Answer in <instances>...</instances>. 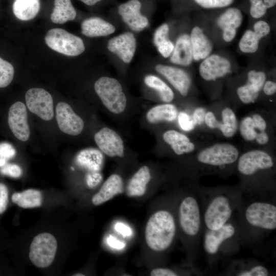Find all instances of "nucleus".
<instances>
[{
  "instance_id": "1",
  "label": "nucleus",
  "mask_w": 276,
  "mask_h": 276,
  "mask_svg": "<svg viewBox=\"0 0 276 276\" xmlns=\"http://www.w3.org/2000/svg\"><path fill=\"white\" fill-rule=\"evenodd\" d=\"M270 196L243 195L236 212L242 244L257 243L275 229V200Z\"/></svg>"
},
{
  "instance_id": "2",
  "label": "nucleus",
  "mask_w": 276,
  "mask_h": 276,
  "mask_svg": "<svg viewBox=\"0 0 276 276\" xmlns=\"http://www.w3.org/2000/svg\"><path fill=\"white\" fill-rule=\"evenodd\" d=\"M177 222L193 264L197 258L203 228L199 191L182 196L177 206Z\"/></svg>"
},
{
  "instance_id": "3",
  "label": "nucleus",
  "mask_w": 276,
  "mask_h": 276,
  "mask_svg": "<svg viewBox=\"0 0 276 276\" xmlns=\"http://www.w3.org/2000/svg\"><path fill=\"white\" fill-rule=\"evenodd\" d=\"M203 229H218L233 218L242 199L236 190L199 191Z\"/></svg>"
},
{
  "instance_id": "4",
  "label": "nucleus",
  "mask_w": 276,
  "mask_h": 276,
  "mask_svg": "<svg viewBox=\"0 0 276 276\" xmlns=\"http://www.w3.org/2000/svg\"><path fill=\"white\" fill-rule=\"evenodd\" d=\"M202 234L203 248L210 264L235 254L242 244L237 221L234 218L218 229H203Z\"/></svg>"
},
{
  "instance_id": "5",
  "label": "nucleus",
  "mask_w": 276,
  "mask_h": 276,
  "mask_svg": "<svg viewBox=\"0 0 276 276\" xmlns=\"http://www.w3.org/2000/svg\"><path fill=\"white\" fill-rule=\"evenodd\" d=\"M177 222L173 212L166 208L154 212L145 228V240L152 250L162 253L173 245L177 234Z\"/></svg>"
},
{
  "instance_id": "6",
  "label": "nucleus",
  "mask_w": 276,
  "mask_h": 276,
  "mask_svg": "<svg viewBox=\"0 0 276 276\" xmlns=\"http://www.w3.org/2000/svg\"><path fill=\"white\" fill-rule=\"evenodd\" d=\"M94 88L103 105L111 112L120 114L125 110L127 99L118 80L101 77L96 81Z\"/></svg>"
},
{
  "instance_id": "7",
  "label": "nucleus",
  "mask_w": 276,
  "mask_h": 276,
  "mask_svg": "<svg viewBox=\"0 0 276 276\" xmlns=\"http://www.w3.org/2000/svg\"><path fill=\"white\" fill-rule=\"evenodd\" d=\"M47 45L53 50L68 56H76L85 50L82 39L61 28L48 31L44 37Z\"/></svg>"
},
{
  "instance_id": "8",
  "label": "nucleus",
  "mask_w": 276,
  "mask_h": 276,
  "mask_svg": "<svg viewBox=\"0 0 276 276\" xmlns=\"http://www.w3.org/2000/svg\"><path fill=\"white\" fill-rule=\"evenodd\" d=\"M57 249L55 237L49 233H42L36 236L32 241L29 258L38 268H46L53 263Z\"/></svg>"
},
{
  "instance_id": "9",
  "label": "nucleus",
  "mask_w": 276,
  "mask_h": 276,
  "mask_svg": "<svg viewBox=\"0 0 276 276\" xmlns=\"http://www.w3.org/2000/svg\"><path fill=\"white\" fill-rule=\"evenodd\" d=\"M238 156V150L234 146L227 143H220L200 151L197 159L202 164L221 168L235 163Z\"/></svg>"
},
{
  "instance_id": "10",
  "label": "nucleus",
  "mask_w": 276,
  "mask_h": 276,
  "mask_svg": "<svg viewBox=\"0 0 276 276\" xmlns=\"http://www.w3.org/2000/svg\"><path fill=\"white\" fill-rule=\"evenodd\" d=\"M25 100L28 108L32 113L45 121L54 117L53 100L51 94L41 88H32L26 93Z\"/></svg>"
},
{
  "instance_id": "11",
  "label": "nucleus",
  "mask_w": 276,
  "mask_h": 276,
  "mask_svg": "<svg viewBox=\"0 0 276 276\" xmlns=\"http://www.w3.org/2000/svg\"><path fill=\"white\" fill-rule=\"evenodd\" d=\"M273 166V160L267 153L254 150L243 154L240 157L237 169L242 175L249 176L260 171L270 170Z\"/></svg>"
},
{
  "instance_id": "12",
  "label": "nucleus",
  "mask_w": 276,
  "mask_h": 276,
  "mask_svg": "<svg viewBox=\"0 0 276 276\" xmlns=\"http://www.w3.org/2000/svg\"><path fill=\"white\" fill-rule=\"evenodd\" d=\"M94 140L100 151L106 155L122 157L124 155V146L122 139L113 129L103 127L97 132Z\"/></svg>"
},
{
  "instance_id": "13",
  "label": "nucleus",
  "mask_w": 276,
  "mask_h": 276,
  "mask_svg": "<svg viewBox=\"0 0 276 276\" xmlns=\"http://www.w3.org/2000/svg\"><path fill=\"white\" fill-rule=\"evenodd\" d=\"M56 116L58 127L63 132L71 135H77L82 132L84 121L67 103L63 102L58 103Z\"/></svg>"
},
{
  "instance_id": "14",
  "label": "nucleus",
  "mask_w": 276,
  "mask_h": 276,
  "mask_svg": "<svg viewBox=\"0 0 276 276\" xmlns=\"http://www.w3.org/2000/svg\"><path fill=\"white\" fill-rule=\"evenodd\" d=\"M8 121L11 131L17 139L22 142L29 139L30 131L26 107L23 103L16 102L10 107Z\"/></svg>"
},
{
  "instance_id": "15",
  "label": "nucleus",
  "mask_w": 276,
  "mask_h": 276,
  "mask_svg": "<svg viewBox=\"0 0 276 276\" xmlns=\"http://www.w3.org/2000/svg\"><path fill=\"white\" fill-rule=\"evenodd\" d=\"M141 6L139 0H129L118 8V13L123 20L135 32L142 31L148 25L147 18L141 13Z\"/></svg>"
},
{
  "instance_id": "16",
  "label": "nucleus",
  "mask_w": 276,
  "mask_h": 276,
  "mask_svg": "<svg viewBox=\"0 0 276 276\" xmlns=\"http://www.w3.org/2000/svg\"><path fill=\"white\" fill-rule=\"evenodd\" d=\"M230 62L225 58L213 54L204 59L199 66L200 76L205 80H215L230 72Z\"/></svg>"
},
{
  "instance_id": "17",
  "label": "nucleus",
  "mask_w": 276,
  "mask_h": 276,
  "mask_svg": "<svg viewBox=\"0 0 276 276\" xmlns=\"http://www.w3.org/2000/svg\"><path fill=\"white\" fill-rule=\"evenodd\" d=\"M108 50L116 54L124 62L132 60L136 49V39L133 33L126 32L108 41Z\"/></svg>"
},
{
  "instance_id": "18",
  "label": "nucleus",
  "mask_w": 276,
  "mask_h": 276,
  "mask_svg": "<svg viewBox=\"0 0 276 276\" xmlns=\"http://www.w3.org/2000/svg\"><path fill=\"white\" fill-rule=\"evenodd\" d=\"M247 77V83L237 90L239 99L245 104L255 101L266 80L265 73L261 71H250Z\"/></svg>"
},
{
  "instance_id": "19",
  "label": "nucleus",
  "mask_w": 276,
  "mask_h": 276,
  "mask_svg": "<svg viewBox=\"0 0 276 276\" xmlns=\"http://www.w3.org/2000/svg\"><path fill=\"white\" fill-rule=\"evenodd\" d=\"M155 70L163 75L183 96H187L191 84L188 74L183 70L175 67L158 64Z\"/></svg>"
},
{
  "instance_id": "20",
  "label": "nucleus",
  "mask_w": 276,
  "mask_h": 276,
  "mask_svg": "<svg viewBox=\"0 0 276 276\" xmlns=\"http://www.w3.org/2000/svg\"><path fill=\"white\" fill-rule=\"evenodd\" d=\"M223 123L216 120L212 112L206 113L204 121L207 126L212 128H218L223 134L227 137H231L236 133L237 127V120L233 111L229 108H225L222 111Z\"/></svg>"
},
{
  "instance_id": "21",
  "label": "nucleus",
  "mask_w": 276,
  "mask_h": 276,
  "mask_svg": "<svg viewBox=\"0 0 276 276\" xmlns=\"http://www.w3.org/2000/svg\"><path fill=\"white\" fill-rule=\"evenodd\" d=\"M243 15L237 8H230L219 17L217 23L223 30V38L226 42L233 40L237 33V29L242 24Z\"/></svg>"
},
{
  "instance_id": "22",
  "label": "nucleus",
  "mask_w": 276,
  "mask_h": 276,
  "mask_svg": "<svg viewBox=\"0 0 276 276\" xmlns=\"http://www.w3.org/2000/svg\"><path fill=\"white\" fill-rule=\"evenodd\" d=\"M123 190L122 178L118 174H113L107 178L99 191L94 195L92 203L95 205L102 204L122 193Z\"/></svg>"
},
{
  "instance_id": "23",
  "label": "nucleus",
  "mask_w": 276,
  "mask_h": 276,
  "mask_svg": "<svg viewBox=\"0 0 276 276\" xmlns=\"http://www.w3.org/2000/svg\"><path fill=\"white\" fill-rule=\"evenodd\" d=\"M227 272L229 275L238 276H267L271 273L266 267L257 262L242 260L233 261Z\"/></svg>"
},
{
  "instance_id": "24",
  "label": "nucleus",
  "mask_w": 276,
  "mask_h": 276,
  "mask_svg": "<svg viewBox=\"0 0 276 276\" xmlns=\"http://www.w3.org/2000/svg\"><path fill=\"white\" fill-rule=\"evenodd\" d=\"M81 28V33L89 37L107 36L116 30L112 24L98 17L85 19L82 22Z\"/></svg>"
},
{
  "instance_id": "25",
  "label": "nucleus",
  "mask_w": 276,
  "mask_h": 276,
  "mask_svg": "<svg viewBox=\"0 0 276 276\" xmlns=\"http://www.w3.org/2000/svg\"><path fill=\"white\" fill-rule=\"evenodd\" d=\"M190 37L194 60L204 59L210 55L212 44L201 29L197 26L193 28Z\"/></svg>"
},
{
  "instance_id": "26",
  "label": "nucleus",
  "mask_w": 276,
  "mask_h": 276,
  "mask_svg": "<svg viewBox=\"0 0 276 276\" xmlns=\"http://www.w3.org/2000/svg\"><path fill=\"white\" fill-rule=\"evenodd\" d=\"M151 178V172L147 166L141 167L131 177L127 187L129 197H141L146 192L147 187Z\"/></svg>"
},
{
  "instance_id": "27",
  "label": "nucleus",
  "mask_w": 276,
  "mask_h": 276,
  "mask_svg": "<svg viewBox=\"0 0 276 276\" xmlns=\"http://www.w3.org/2000/svg\"><path fill=\"white\" fill-rule=\"evenodd\" d=\"M193 59L190 36L183 34L176 41L170 60L176 64L188 66L190 64Z\"/></svg>"
},
{
  "instance_id": "28",
  "label": "nucleus",
  "mask_w": 276,
  "mask_h": 276,
  "mask_svg": "<svg viewBox=\"0 0 276 276\" xmlns=\"http://www.w3.org/2000/svg\"><path fill=\"white\" fill-rule=\"evenodd\" d=\"M103 162L104 157L101 151L93 148L82 150L76 157L77 164L90 172H99Z\"/></svg>"
},
{
  "instance_id": "29",
  "label": "nucleus",
  "mask_w": 276,
  "mask_h": 276,
  "mask_svg": "<svg viewBox=\"0 0 276 276\" xmlns=\"http://www.w3.org/2000/svg\"><path fill=\"white\" fill-rule=\"evenodd\" d=\"M164 141L169 145L178 155L192 152L195 146L188 137L174 130L166 131L163 135Z\"/></svg>"
},
{
  "instance_id": "30",
  "label": "nucleus",
  "mask_w": 276,
  "mask_h": 276,
  "mask_svg": "<svg viewBox=\"0 0 276 276\" xmlns=\"http://www.w3.org/2000/svg\"><path fill=\"white\" fill-rule=\"evenodd\" d=\"M240 131L243 138L246 141L256 140L260 145H265L269 141L267 133L259 127L251 117H247L242 120Z\"/></svg>"
},
{
  "instance_id": "31",
  "label": "nucleus",
  "mask_w": 276,
  "mask_h": 276,
  "mask_svg": "<svg viewBox=\"0 0 276 276\" xmlns=\"http://www.w3.org/2000/svg\"><path fill=\"white\" fill-rule=\"evenodd\" d=\"M178 114L177 108L169 103L156 105L147 112L146 118L150 124H155L162 121H174Z\"/></svg>"
},
{
  "instance_id": "32",
  "label": "nucleus",
  "mask_w": 276,
  "mask_h": 276,
  "mask_svg": "<svg viewBox=\"0 0 276 276\" xmlns=\"http://www.w3.org/2000/svg\"><path fill=\"white\" fill-rule=\"evenodd\" d=\"M77 13L71 0H54V8L51 19L55 24H62L73 20Z\"/></svg>"
},
{
  "instance_id": "33",
  "label": "nucleus",
  "mask_w": 276,
  "mask_h": 276,
  "mask_svg": "<svg viewBox=\"0 0 276 276\" xmlns=\"http://www.w3.org/2000/svg\"><path fill=\"white\" fill-rule=\"evenodd\" d=\"M14 15L21 20L34 18L40 9V0H15L12 6Z\"/></svg>"
},
{
  "instance_id": "34",
  "label": "nucleus",
  "mask_w": 276,
  "mask_h": 276,
  "mask_svg": "<svg viewBox=\"0 0 276 276\" xmlns=\"http://www.w3.org/2000/svg\"><path fill=\"white\" fill-rule=\"evenodd\" d=\"M12 201L22 208H33L40 206L42 204V196L39 191L28 189L12 195Z\"/></svg>"
},
{
  "instance_id": "35",
  "label": "nucleus",
  "mask_w": 276,
  "mask_h": 276,
  "mask_svg": "<svg viewBox=\"0 0 276 276\" xmlns=\"http://www.w3.org/2000/svg\"><path fill=\"white\" fill-rule=\"evenodd\" d=\"M169 26L164 24L159 26L155 31L153 42L158 52L165 58H167L172 54L174 45L169 39Z\"/></svg>"
},
{
  "instance_id": "36",
  "label": "nucleus",
  "mask_w": 276,
  "mask_h": 276,
  "mask_svg": "<svg viewBox=\"0 0 276 276\" xmlns=\"http://www.w3.org/2000/svg\"><path fill=\"white\" fill-rule=\"evenodd\" d=\"M145 84L159 94L161 100L165 102H171L174 97L171 88L159 78L154 75H148L144 78Z\"/></svg>"
},
{
  "instance_id": "37",
  "label": "nucleus",
  "mask_w": 276,
  "mask_h": 276,
  "mask_svg": "<svg viewBox=\"0 0 276 276\" xmlns=\"http://www.w3.org/2000/svg\"><path fill=\"white\" fill-rule=\"evenodd\" d=\"M260 40L254 31L247 30L240 40L239 48L243 53H255L258 49Z\"/></svg>"
},
{
  "instance_id": "38",
  "label": "nucleus",
  "mask_w": 276,
  "mask_h": 276,
  "mask_svg": "<svg viewBox=\"0 0 276 276\" xmlns=\"http://www.w3.org/2000/svg\"><path fill=\"white\" fill-rule=\"evenodd\" d=\"M14 74L13 65L0 57V88L8 86L13 79Z\"/></svg>"
},
{
  "instance_id": "39",
  "label": "nucleus",
  "mask_w": 276,
  "mask_h": 276,
  "mask_svg": "<svg viewBox=\"0 0 276 276\" xmlns=\"http://www.w3.org/2000/svg\"><path fill=\"white\" fill-rule=\"evenodd\" d=\"M201 7L206 8H223L231 5L234 0H194Z\"/></svg>"
},
{
  "instance_id": "40",
  "label": "nucleus",
  "mask_w": 276,
  "mask_h": 276,
  "mask_svg": "<svg viewBox=\"0 0 276 276\" xmlns=\"http://www.w3.org/2000/svg\"><path fill=\"white\" fill-rule=\"evenodd\" d=\"M267 8L263 0H256L250 3V14L255 18H259L267 12Z\"/></svg>"
},
{
  "instance_id": "41",
  "label": "nucleus",
  "mask_w": 276,
  "mask_h": 276,
  "mask_svg": "<svg viewBox=\"0 0 276 276\" xmlns=\"http://www.w3.org/2000/svg\"><path fill=\"white\" fill-rule=\"evenodd\" d=\"M178 123L180 128L186 131L193 130L196 124L192 117L185 112H180L178 114Z\"/></svg>"
},
{
  "instance_id": "42",
  "label": "nucleus",
  "mask_w": 276,
  "mask_h": 276,
  "mask_svg": "<svg viewBox=\"0 0 276 276\" xmlns=\"http://www.w3.org/2000/svg\"><path fill=\"white\" fill-rule=\"evenodd\" d=\"M1 174L13 178H18L22 174V170L20 167L13 164H6L1 167L0 169Z\"/></svg>"
},
{
  "instance_id": "43",
  "label": "nucleus",
  "mask_w": 276,
  "mask_h": 276,
  "mask_svg": "<svg viewBox=\"0 0 276 276\" xmlns=\"http://www.w3.org/2000/svg\"><path fill=\"white\" fill-rule=\"evenodd\" d=\"M254 32L261 39L267 35L270 31L269 25L264 21L260 20L256 22L254 26Z\"/></svg>"
},
{
  "instance_id": "44",
  "label": "nucleus",
  "mask_w": 276,
  "mask_h": 276,
  "mask_svg": "<svg viewBox=\"0 0 276 276\" xmlns=\"http://www.w3.org/2000/svg\"><path fill=\"white\" fill-rule=\"evenodd\" d=\"M8 203V191L4 183H0V214L6 211Z\"/></svg>"
},
{
  "instance_id": "45",
  "label": "nucleus",
  "mask_w": 276,
  "mask_h": 276,
  "mask_svg": "<svg viewBox=\"0 0 276 276\" xmlns=\"http://www.w3.org/2000/svg\"><path fill=\"white\" fill-rule=\"evenodd\" d=\"M14 148L8 143H0V155L7 159L13 158L15 155Z\"/></svg>"
},
{
  "instance_id": "46",
  "label": "nucleus",
  "mask_w": 276,
  "mask_h": 276,
  "mask_svg": "<svg viewBox=\"0 0 276 276\" xmlns=\"http://www.w3.org/2000/svg\"><path fill=\"white\" fill-rule=\"evenodd\" d=\"M179 275L175 270L168 268L159 267L150 272L151 276H177Z\"/></svg>"
},
{
  "instance_id": "47",
  "label": "nucleus",
  "mask_w": 276,
  "mask_h": 276,
  "mask_svg": "<svg viewBox=\"0 0 276 276\" xmlns=\"http://www.w3.org/2000/svg\"><path fill=\"white\" fill-rule=\"evenodd\" d=\"M102 178V175L99 172H90L86 177L87 185L90 188H93L98 185Z\"/></svg>"
},
{
  "instance_id": "48",
  "label": "nucleus",
  "mask_w": 276,
  "mask_h": 276,
  "mask_svg": "<svg viewBox=\"0 0 276 276\" xmlns=\"http://www.w3.org/2000/svg\"><path fill=\"white\" fill-rule=\"evenodd\" d=\"M205 114L206 111L205 109L199 107L195 109L192 116V119L196 125H201L204 122Z\"/></svg>"
},
{
  "instance_id": "49",
  "label": "nucleus",
  "mask_w": 276,
  "mask_h": 276,
  "mask_svg": "<svg viewBox=\"0 0 276 276\" xmlns=\"http://www.w3.org/2000/svg\"><path fill=\"white\" fill-rule=\"evenodd\" d=\"M263 87L264 93L268 96L272 95L275 93L276 84L273 81H266Z\"/></svg>"
},
{
  "instance_id": "50",
  "label": "nucleus",
  "mask_w": 276,
  "mask_h": 276,
  "mask_svg": "<svg viewBox=\"0 0 276 276\" xmlns=\"http://www.w3.org/2000/svg\"><path fill=\"white\" fill-rule=\"evenodd\" d=\"M116 231L123 236H129L131 234L130 229L126 225L122 223H118L115 226Z\"/></svg>"
},
{
  "instance_id": "51",
  "label": "nucleus",
  "mask_w": 276,
  "mask_h": 276,
  "mask_svg": "<svg viewBox=\"0 0 276 276\" xmlns=\"http://www.w3.org/2000/svg\"><path fill=\"white\" fill-rule=\"evenodd\" d=\"M107 242L110 246L117 249H121L124 246L123 242L112 237L108 238Z\"/></svg>"
},
{
  "instance_id": "52",
  "label": "nucleus",
  "mask_w": 276,
  "mask_h": 276,
  "mask_svg": "<svg viewBox=\"0 0 276 276\" xmlns=\"http://www.w3.org/2000/svg\"><path fill=\"white\" fill-rule=\"evenodd\" d=\"M263 2L267 9L274 7L276 4V0H263Z\"/></svg>"
},
{
  "instance_id": "53",
  "label": "nucleus",
  "mask_w": 276,
  "mask_h": 276,
  "mask_svg": "<svg viewBox=\"0 0 276 276\" xmlns=\"http://www.w3.org/2000/svg\"><path fill=\"white\" fill-rule=\"evenodd\" d=\"M84 4L88 6H93L97 3L101 1V0H80Z\"/></svg>"
},
{
  "instance_id": "54",
  "label": "nucleus",
  "mask_w": 276,
  "mask_h": 276,
  "mask_svg": "<svg viewBox=\"0 0 276 276\" xmlns=\"http://www.w3.org/2000/svg\"><path fill=\"white\" fill-rule=\"evenodd\" d=\"M7 159L0 155V168L3 167L7 164Z\"/></svg>"
},
{
  "instance_id": "55",
  "label": "nucleus",
  "mask_w": 276,
  "mask_h": 276,
  "mask_svg": "<svg viewBox=\"0 0 276 276\" xmlns=\"http://www.w3.org/2000/svg\"><path fill=\"white\" fill-rule=\"evenodd\" d=\"M73 275L74 276H84V274H82V273H76V274H74Z\"/></svg>"
},
{
  "instance_id": "56",
  "label": "nucleus",
  "mask_w": 276,
  "mask_h": 276,
  "mask_svg": "<svg viewBox=\"0 0 276 276\" xmlns=\"http://www.w3.org/2000/svg\"><path fill=\"white\" fill-rule=\"evenodd\" d=\"M255 1H256V0H249L250 2H254Z\"/></svg>"
}]
</instances>
